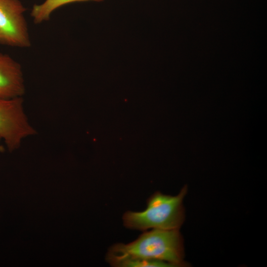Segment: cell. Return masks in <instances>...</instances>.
Wrapping results in <instances>:
<instances>
[{
	"instance_id": "obj_2",
	"label": "cell",
	"mask_w": 267,
	"mask_h": 267,
	"mask_svg": "<svg viewBox=\"0 0 267 267\" xmlns=\"http://www.w3.org/2000/svg\"><path fill=\"white\" fill-rule=\"evenodd\" d=\"M187 187L176 196L156 192L147 201L146 208L141 212L127 211L123 216L128 228L144 231L148 229H178L184 219L183 200Z\"/></svg>"
},
{
	"instance_id": "obj_6",
	"label": "cell",
	"mask_w": 267,
	"mask_h": 267,
	"mask_svg": "<svg viewBox=\"0 0 267 267\" xmlns=\"http://www.w3.org/2000/svg\"><path fill=\"white\" fill-rule=\"evenodd\" d=\"M103 0H45L41 4L33 6L31 16L35 23L38 24L48 21L52 13L57 8L68 3L75 2L94 1L100 2Z\"/></svg>"
},
{
	"instance_id": "obj_1",
	"label": "cell",
	"mask_w": 267,
	"mask_h": 267,
	"mask_svg": "<svg viewBox=\"0 0 267 267\" xmlns=\"http://www.w3.org/2000/svg\"><path fill=\"white\" fill-rule=\"evenodd\" d=\"M108 253L122 257L160 261L175 267L185 265L182 238L178 229H152L128 244L113 245Z\"/></svg>"
},
{
	"instance_id": "obj_7",
	"label": "cell",
	"mask_w": 267,
	"mask_h": 267,
	"mask_svg": "<svg viewBox=\"0 0 267 267\" xmlns=\"http://www.w3.org/2000/svg\"><path fill=\"white\" fill-rule=\"evenodd\" d=\"M106 259L111 266L116 267H175L173 265L163 261L122 257L108 253Z\"/></svg>"
},
{
	"instance_id": "obj_3",
	"label": "cell",
	"mask_w": 267,
	"mask_h": 267,
	"mask_svg": "<svg viewBox=\"0 0 267 267\" xmlns=\"http://www.w3.org/2000/svg\"><path fill=\"white\" fill-rule=\"evenodd\" d=\"M26 10L19 0H0V45L19 48L31 46Z\"/></svg>"
},
{
	"instance_id": "obj_8",
	"label": "cell",
	"mask_w": 267,
	"mask_h": 267,
	"mask_svg": "<svg viewBox=\"0 0 267 267\" xmlns=\"http://www.w3.org/2000/svg\"><path fill=\"white\" fill-rule=\"evenodd\" d=\"M4 148L3 146L1 145L0 142V152H3L4 151Z\"/></svg>"
},
{
	"instance_id": "obj_4",
	"label": "cell",
	"mask_w": 267,
	"mask_h": 267,
	"mask_svg": "<svg viewBox=\"0 0 267 267\" xmlns=\"http://www.w3.org/2000/svg\"><path fill=\"white\" fill-rule=\"evenodd\" d=\"M22 97L0 100V138L8 149H17L22 140L35 134L24 113Z\"/></svg>"
},
{
	"instance_id": "obj_5",
	"label": "cell",
	"mask_w": 267,
	"mask_h": 267,
	"mask_svg": "<svg viewBox=\"0 0 267 267\" xmlns=\"http://www.w3.org/2000/svg\"><path fill=\"white\" fill-rule=\"evenodd\" d=\"M25 90L21 65L0 51V100L22 97Z\"/></svg>"
}]
</instances>
